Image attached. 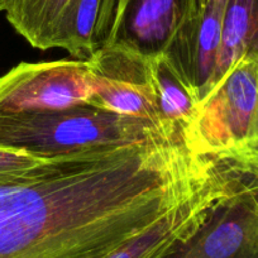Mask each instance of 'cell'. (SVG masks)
I'll list each match as a JSON object with an SVG mask.
<instances>
[{"mask_svg": "<svg viewBox=\"0 0 258 258\" xmlns=\"http://www.w3.org/2000/svg\"><path fill=\"white\" fill-rule=\"evenodd\" d=\"M190 198L162 136L51 157L0 178V258H109Z\"/></svg>", "mask_w": 258, "mask_h": 258, "instance_id": "cell-1", "label": "cell"}, {"mask_svg": "<svg viewBox=\"0 0 258 258\" xmlns=\"http://www.w3.org/2000/svg\"><path fill=\"white\" fill-rule=\"evenodd\" d=\"M163 131L177 129L148 119L109 113L90 105L46 113L0 115V143L39 157L133 145Z\"/></svg>", "mask_w": 258, "mask_h": 258, "instance_id": "cell-2", "label": "cell"}, {"mask_svg": "<svg viewBox=\"0 0 258 258\" xmlns=\"http://www.w3.org/2000/svg\"><path fill=\"white\" fill-rule=\"evenodd\" d=\"M185 138L192 151L214 156L258 145V51L243 54L203 99Z\"/></svg>", "mask_w": 258, "mask_h": 258, "instance_id": "cell-3", "label": "cell"}, {"mask_svg": "<svg viewBox=\"0 0 258 258\" xmlns=\"http://www.w3.org/2000/svg\"><path fill=\"white\" fill-rule=\"evenodd\" d=\"M93 84L86 59L19 63L0 76V115L88 105Z\"/></svg>", "mask_w": 258, "mask_h": 258, "instance_id": "cell-4", "label": "cell"}, {"mask_svg": "<svg viewBox=\"0 0 258 258\" xmlns=\"http://www.w3.org/2000/svg\"><path fill=\"white\" fill-rule=\"evenodd\" d=\"M150 57L120 39L99 48L86 59L93 84L88 105L165 125L151 83Z\"/></svg>", "mask_w": 258, "mask_h": 258, "instance_id": "cell-5", "label": "cell"}, {"mask_svg": "<svg viewBox=\"0 0 258 258\" xmlns=\"http://www.w3.org/2000/svg\"><path fill=\"white\" fill-rule=\"evenodd\" d=\"M166 258H258V183L219 205Z\"/></svg>", "mask_w": 258, "mask_h": 258, "instance_id": "cell-6", "label": "cell"}, {"mask_svg": "<svg viewBox=\"0 0 258 258\" xmlns=\"http://www.w3.org/2000/svg\"><path fill=\"white\" fill-rule=\"evenodd\" d=\"M227 6L228 0H208L198 16L178 27L163 51L197 86L200 100L210 91Z\"/></svg>", "mask_w": 258, "mask_h": 258, "instance_id": "cell-7", "label": "cell"}, {"mask_svg": "<svg viewBox=\"0 0 258 258\" xmlns=\"http://www.w3.org/2000/svg\"><path fill=\"white\" fill-rule=\"evenodd\" d=\"M187 12L188 0H131L118 39L146 54L162 52Z\"/></svg>", "mask_w": 258, "mask_h": 258, "instance_id": "cell-8", "label": "cell"}, {"mask_svg": "<svg viewBox=\"0 0 258 258\" xmlns=\"http://www.w3.org/2000/svg\"><path fill=\"white\" fill-rule=\"evenodd\" d=\"M150 76L161 121L185 133L200 108L197 86L163 51L151 54Z\"/></svg>", "mask_w": 258, "mask_h": 258, "instance_id": "cell-9", "label": "cell"}, {"mask_svg": "<svg viewBox=\"0 0 258 258\" xmlns=\"http://www.w3.org/2000/svg\"><path fill=\"white\" fill-rule=\"evenodd\" d=\"M249 51H258V0H228L210 91Z\"/></svg>", "mask_w": 258, "mask_h": 258, "instance_id": "cell-10", "label": "cell"}, {"mask_svg": "<svg viewBox=\"0 0 258 258\" xmlns=\"http://www.w3.org/2000/svg\"><path fill=\"white\" fill-rule=\"evenodd\" d=\"M73 0H6L7 19L34 48H53L54 38Z\"/></svg>", "mask_w": 258, "mask_h": 258, "instance_id": "cell-11", "label": "cell"}, {"mask_svg": "<svg viewBox=\"0 0 258 258\" xmlns=\"http://www.w3.org/2000/svg\"><path fill=\"white\" fill-rule=\"evenodd\" d=\"M131 0H103L96 27V38L104 44L113 43L120 36Z\"/></svg>", "mask_w": 258, "mask_h": 258, "instance_id": "cell-12", "label": "cell"}, {"mask_svg": "<svg viewBox=\"0 0 258 258\" xmlns=\"http://www.w3.org/2000/svg\"><path fill=\"white\" fill-rule=\"evenodd\" d=\"M49 158L0 143V178L23 175L48 162Z\"/></svg>", "mask_w": 258, "mask_h": 258, "instance_id": "cell-13", "label": "cell"}, {"mask_svg": "<svg viewBox=\"0 0 258 258\" xmlns=\"http://www.w3.org/2000/svg\"><path fill=\"white\" fill-rule=\"evenodd\" d=\"M207 2L208 0H188V12H187V17H186L185 21H188V19H191V18H194L195 16H198V14L200 13V11H202V9L205 7Z\"/></svg>", "mask_w": 258, "mask_h": 258, "instance_id": "cell-14", "label": "cell"}, {"mask_svg": "<svg viewBox=\"0 0 258 258\" xmlns=\"http://www.w3.org/2000/svg\"><path fill=\"white\" fill-rule=\"evenodd\" d=\"M4 6H6V0H0V12H4Z\"/></svg>", "mask_w": 258, "mask_h": 258, "instance_id": "cell-15", "label": "cell"}]
</instances>
